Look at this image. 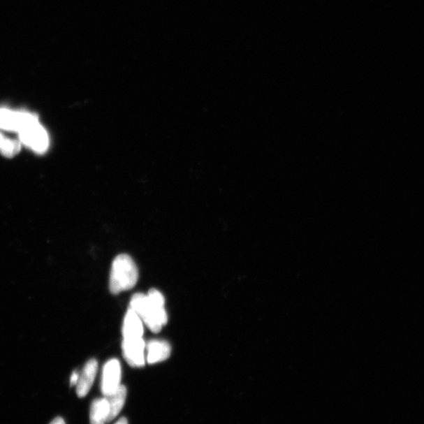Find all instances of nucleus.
<instances>
[{"label": "nucleus", "instance_id": "obj_9", "mask_svg": "<svg viewBox=\"0 0 424 424\" xmlns=\"http://www.w3.org/2000/svg\"><path fill=\"white\" fill-rule=\"evenodd\" d=\"M147 362L149 364H155L167 360L170 356V344L163 340H151L147 346Z\"/></svg>", "mask_w": 424, "mask_h": 424}, {"label": "nucleus", "instance_id": "obj_14", "mask_svg": "<svg viewBox=\"0 0 424 424\" xmlns=\"http://www.w3.org/2000/svg\"><path fill=\"white\" fill-rule=\"evenodd\" d=\"M50 424H66L65 421L61 418V417H57L52 423Z\"/></svg>", "mask_w": 424, "mask_h": 424}, {"label": "nucleus", "instance_id": "obj_6", "mask_svg": "<svg viewBox=\"0 0 424 424\" xmlns=\"http://www.w3.org/2000/svg\"><path fill=\"white\" fill-rule=\"evenodd\" d=\"M124 356L126 363L135 368H141L145 365V342L142 338L124 339Z\"/></svg>", "mask_w": 424, "mask_h": 424}, {"label": "nucleus", "instance_id": "obj_3", "mask_svg": "<svg viewBox=\"0 0 424 424\" xmlns=\"http://www.w3.org/2000/svg\"><path fill=\"white\" fill-rule=\"evenodd\" d=\"M17 135L21 143L36 154H43L49 149L48 133L36 115L17 133Z\"/></svg>", "mask_w": 424, "mask_h": 424}, {"label": "nucleus", "instance_id": "obj_7", "mask_svg": "<svg viewBox=\"0 0 424 424\" xmlns=\"http://www.w3.org/2000/svg\"><path fill=\"white\" fill-rule=\"evenodd\" d=\"M98 371V363L96 359H91L86 363L80 375L77 384V394L79 397L87 396L92 387Z\"/></svg>", "mask_w": 424, "mask_h": 424}, {"label": "nucleus", "instance_id": "obj_2", "mask_svg": "<svg viewBox=\"0 0 424 424\" xmlns=\"http://www.w3.org/2000/svg\"><path fill=\"white\" fill-rule=\"evenodd\" d=\"M138 278V268L131 256L122 254L114 259L110 284L112 294H118L131 289L136 286Z\"/></svg>", "mask_w": 424, "mask_h": 424}, {"label": "nucleus", "instance_id": "obj_11", "mask_svg": "<svg viewBox=\"0 0 424 424\" xmlns=\"http://www.w3.org/2000/svg\"><path fill=\"white\" fill-rule=\"evenodd\" d=\"M109 414V403L105 397L94 400L91 407V424H105Z\"/></svg>", "mask_w": 424, "mask_h": 424}, {"label": "nucleus", "instance_id": "obj_1", "mask_svg": "<svg viewBox=\"0 0 424 424\" xmlns=\"http://www.w3.org/2000/svg\"><path fill=\"white\" fill-rule=\"evenodd\" d=\"M163 295L156 289H151L147 295L137 293L133 295L130 308L140 317L152 332H159L167 324L168 314L164 308Z\"/></svg>", "mask_w": 424, "mask_h": 424}, {"label": "nucleus", "instance_id": "obj_12", "mask_svg": "<svg viewBox=\"0 0 424 424\" xmlns=\"http://www.w3.org/2000/svg\"><path fill=\"white\" fill-rule=\"evenodd\" d=\"M22 143L20 140L6 136L0 132V153L6 157L15 156L21 150Z\"/></svg>", "mask_w": 424, "mask_h": 424}, {"label": "nucleus", "instance_id": "obj_5", "mask_svg": "<svg viewBox=\"0 0 424 424\" xmlns=\"http://www.w3.org/2000/svg\"><path fill=\"white\" fill-rule=\"evenodd\" d=\"M122 366L117 359L110 360L104 366L101 390L105 397L110 396L122 386Z\"/></svg>", "mask_w": 424, "mask_h": 424}, {"label": "nucleus", "instance_id": "obj_8", "mask_svg": "<svg viewBox=\"0 0 424 424\" xmlns=\"http://www.w3.org/2000/svg\"><path fill=\"white\" fill-rule=\"evenodd\" d=\"M142 321L140 317L131 308H129L124 321V339L142 338L143 326Z\"/></svg>", "mask_w": 424, "mask_h": 424}, {"label": "nucleus", "instance_id": "obj_13", "mask_svg": "<svg viewBox=\"0 0 424 424\" xmlns=\"http://www.w3.org/2000/svg\"><path fill=\"white\" fill-rule=\"evenodd\" d=\"M80 374L77 372H74L71 376V386L77 385L79 381Z\"/></svg>", "mask_w": 424, "mask_h": 424}, {"label": "nucleus", "instance_id": "obj_15", "mask_svg": "<svg viewBox=\"0 0 424 424\" xmlns=\"http://www.w3.org/2000/svg\"><path fill=\"white\" fill-rule=\"evenodd\" d=\"M115 424H129L128 420L125 418V417H122L118 420V421Z\"/></svg>", "mask_w": 424, "mask_h": 424}, {"label": "nucleus", "instance_id": "obj_4", "mask_svg": "<svg viewBox=\"0 0 424 424\" xmlns=\"http://www.w3.org/2000/svg\"><path fill=\"white\" fill-rule=\"evenodd\" d=\"M36 114L24 110L0 108V132H20Z\"/></svg>", "mask_w": 424, "mask_h": 424}, {"label": "nucleus", "instance_id": "obj_10", "mask_svg": "<svg viewBox=\"0 0 424 424\" xmlns=\"http://www.w3.org/2000/svg\"><path fill=\"white\" fill-rule=\"evenodd\" d=\"M105 397L110 407V414L107 423H110L116 418L124 407L126 397V388L125 386H120L115 393Z\"/></svg>", "mask_w": 424, "mask_h": 424}]
</instances>
